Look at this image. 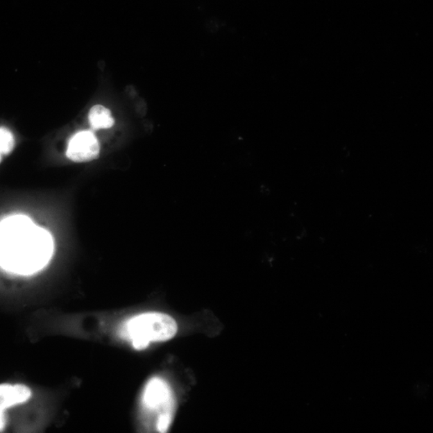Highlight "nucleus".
I'll return each instance as SVG.
<instances>
[{
    "instance_id": "f257e3e1",
    "label": "nucleus",
    "mask_w": 433,
    "mask_h": 433,
    "mask_svg": "<svg viewBox=\"0 0 433 433\" xmlns=\"http://www.w3.org/2000/svg\"><path fill=\"white\" fill-rule=\"evenodd\" d=\"M54 242L49 232L28 216L15 215L0 223V266L14 274H34L49 264Z\"/></svg>"
},
{
    "instance_id": "f03ea898",
    "label": "nucleus",
    "mask_w": 433,
    "mask_h": 433,
    "mask_svg": "<svg viewBox=\"0 0 433 433\" xmlns=\"http://www.w3.org/2000/svg\"><path fill=\"white\" fill-rule=\"evenodd\" d=\"M178 325L171 316L160 312H147L133 316L124 324L122 332L136 350H144L149 343L164 342L174 337Z\"/></svg>"
},
{
    "instance_id": "7ed1b4c3",
    "label": "nucleus",
    "mask_w": 433,
    "mask_h": 433,
    "mask_svg": "<svg viewBox=\"0 0 433 433\" xmlns=\"http://www.w3.org/2000/svg\"><path fill=\"white\" fill-rule=\"evenodd\" d=\"M144 414L154 418V426L159 432H166L173 421L174 400L171 388L160 377L149 380L142 396Z\"/></svg>"
},
{
    "instance_id": "20e7f679",
    "label": "nucleus",
    "mask_w": 433,
    "mask_h": 433,
    "mask_svg": "<svg viewBox=\"0 0 433 433\" xmlns=\"http://www.w3.org/2000/svg\"><path fill=\"white\" fill-rule=\"evenodd\" d=\"M100 144L95 134L80 131L72 136L67 149V157L74 162H91L99 155Z\"/></svg>"
},
{
    "instance_id": "39448f33",
    "label": "nucleus",
    "mask_w": 433,
    "mask_h": 433,
    "mask_svg": "<svg viewBox=\"0 0 433 433\" xmlns=\"http://www.w3.org/2000/svg\"><path fill=\"white\" fill-rule=\"evenodd\" d=\"M32 396V390L20 384H0V431L6 425L5 411L14 406L25 403Z\"/></svg>"
},
{
    "instance_id": "423d86ee",
    "label": "nucleus",
    "mask_w": 433,
    "mask_h": 433,
    "mask_svg": "<svg viewBox=\"0 0 433 433\" xmlns=\"http://www.w3.org/2000/svg\"><path fill=\"white\" fill-rule=\"evenodd\" d=\"M89 121L91 127L95 130L110 128L114 125L115 122L111 112L105 107L99 105L91 108Z\"/></svg>"
},
{
    "instance_id": "0eeeda50",
    "label": "nucleus",
    "mask_w": 433,
    "mask_h": 433,
    "mask_svg": "<svg viewBox=\"0 0 433 433\" xmlns=\"http://www.w3.org/2000/svg\"><path fill=\"white\" fill-rule=\"evenodd\" d=\"M15 138L11 131L6 128H0V153L7 155L13 151Z\"/></svg>"
},
{
    "instance_id": "6e6552de",
    "label": "nucleus",
    "mask_w": 433,
    "mask_h": 433,
    "mask_svg": "<svg viewBox=\"0 0 433 433\" xmlns=\"http://www.w3.org/2000/svg\"><path fill=\"white\" fill-rule=\"evenodd\" d=\"M1 161H2V154L0 153V162H1Z\"/></svg>"
}]
</instances>
